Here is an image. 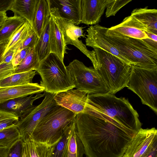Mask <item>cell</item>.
<instances>
[{
	"mask_svg": "<svg viewBox=\"0 0 157 157\" xmlns=\"http://www.w3.org/2000/svg\"><path fill=\"white\" fill-rule=\"evenodd\" d=\"M19 120L13 113L0 109V130L16 124Z\"/></svg>",
	"mask_w": 157,
	"mask_h": 157,
	"instance_id": "obj_31",
	"label": "cell"
},
{
	"mask_svg": "<svg viewBox=\"0 0 157 157\" xmlns=\"http://www.w3.org/2000/svg\"><path fill=\"white\" fill-rule=\"evenodd\" d=\"M25 21L23 18L16 15L7 17L0 27V43L9 42L13 34Z\"/></svg>",
	"mask_w": 157,
	"mask_h": 157,
	"instance_id": "obj_24",
	"label": "cell"
},
{
	"mask_svg": "<svg viewBox=\"0 0 157 157\" xmlns=\"http://www.w3.org/2000/svg\"><path fill=\"white\" fill-rule=\"evenodd\" d=\"M68 152V157H83L86 154L84 146L77 130L75 119L70 126Z\"/></svg>",
	"mask_w": 157,
	"mask_h": 157,
	"instance_id": "obj_23",
	"label": "cell"
},
{
	"mask_svg": "<svg viewBox=\"0 0 157 157\" xmlns=\"http://www.w3.org/2000/svg\"><path fill=\"white\" fill-rule=\"evenodd\" d=\"M21 138L22 140V157H50L55 144L50 146L38 142L31 136Z\"/></svg>",
	"mask_w": 157,
	"mask_h": 157,
	"instance_id": "obj_18",
	"label": "cell"
},
{
	"mask_svg": "<svg viewBox=\"0 0 157 157\" xmlns=\"http://www.w3.org/2000/svg\"><path fill=\"white\" fill-rule=\"evenodd\" d=\"M44 98L41 103L24 117L19 119L16 125L21 138L31 136L36 125L48 113L57 105L54 99L56 94L44 92Z\"/></svg>",
	"mask_w": 157,
	"mask_h": 157,
	"instance_id": "obj_10",
	"label": "cell"
},
{
	"mask_svg": "<svg viewBox=\"0 0 157 157\" xmlns=\"http://www.w3.org/2000/svg\"><path fill=\"white\" fill-rule=\"evenodd\" d=\"M93 108L114 120L134 137L141 128L137 112L127 99L110 93L89 94Z\"/></svg>",
	"mask_w": 157,
	"mask_h": 157,
	"instance_id": "obj_2",
	"label": "cell"
},
{
	"mask_svg": "<svg viewBox=\"0 0 157 157\" xmlns=\"http://www.w3.org/2000/svg\"><path fill=\"white\" fill-rule=\"evenodd\" d=\"M105 27L96 24L88 28L86 30L87 34L85 40L86 46L94 49H101L117 56L125 62L131 64L107 40L105 34Z\"/></svg>",
	"mask_w": 157,
	"mask_h": 157,
	"instance_id": "obj_12",
	"label": "cell"
},
{
	"mask_svg": "<svg viewBox=\"0 0 157 157\" xmlns=\"http://www.w3.org/2000/svg\"><path fill=\"white\" fill-rule=\"evenodd\" d=\"M51 9V15L55 19L59 26L65 45L66 46L68 44H71L77 48L90 59L94 68L97 70L98 64L94 51L88 49L82 41L78 39L81 36L85 37L83 28L75 25L71 21L62 19L56 8Z\"/></svg>",
	"mask_w": 157,
	"mask_h": 157,
	"instance_id": "obj_9",
	"label": "cell"
},
{
	"mask_svg": "<svg viewBox=\"0 0 157 157\" xmlns=\"http://www.w3.org/2000/svg\"><path fill=\"white\" fill-rule=\"evenodd\" d=\"M81 0H49L51 8L57 9L63 19L71 21L75 25L81 23Z\"/></svg>",
	"mask_w": 157,
	"mask_h": 157,
	"instance_id": "obj_15",
	"label": "cell"
},
{
	"mask_svg": "<svg viewBox=\"0 0 157 157\" xmlns=\"http://www.w3.org/2000/svg\"><path fill=\"white\" fill-rule=\"evenodd\" d=\"M87 157H122L133 136L117 121L93 108L75 117Z\"/></svg>",
	"mask_w": 157,
	"mask_h": 157,
	"instance_id": "obj_1",
	"label": "cell"
},
{
	"mask_svg": "<svg viewBox=\"0 0 157 157\" xmlns=\"http://www.w3.org/2000/svg\"><path fill=\"white\" fill-rule=\"evenodd\" d=\"M105 34L109 42L131 64L148 69L157 68V51L148 45L143 39L123 36Z\"/></svg>",
	"mask_w": 157,
	"mask_h": 157,
	"instance_id": "obj_5",
	"label": "cell"
},
{
	"mask_svg": "<svg viewBox=\"0 0 157 157\" xmlns=\"http://www.w3.org/2000/svg\"><path fill=\"white\" fill-rule=\"evenodd\" d=\"M8 147H0V157H6Z\"/></svg>",
	"mask_w": 157,
	"mask_h": 157,
	"instance_id": "obj_41",
	"label": "cell"
},
{
	"mask_svg": "<svg viewBox=\"0 0 157 157\" xmlns=\"http://www.w3.org/2000/svg\"><path fill=\"white\" fill-rule=\"evenodd\" d=\"M142 24L150 32L157 35V10L144 8H136L130 15Z\"/></svg>",
	"mask_w": 157,
	"mask_h": 157,
	"instance_id": "obj_22",
	"label": "cell"
},
{
	"mask_svg": "<svg viewBox=\"0 0 157 157\" xmlns=\"http://www.w3.org/2000/svg\"><path fill=\"white\" fill-rule=\"evenodd\" d=\"M49 21L43 31L34 48L40 62L46 58L51 53L49 36Z\"/></svg>",
	"mask_w": 157,
	"mask_h": 157,
	"instance_id": "obj_27",
	"label": "cell"
},
{
	"mask_svg": "<svg viewBox=\"0 0 157 157\" xmlns=\"http://www.w3.org/2000/svg\"><path fill=\"white\" fill-rule=\"evenodd\" d=\"M34 48H31L25 58L18 65L14 67L13 74L30 71H36L37 69L40 62Z\"/></svg>",
	"mask_w": 157,
	"mask_h": 157,
	"instance_id": "obj_28",
	"label": "cell"
},
{
	"mask_svg": "<svg viewBox=\"0 0 157 157\" xmlns=\"http://www.w3.org/2000/svg\"><path fill=\"white\" fill-rule=\"evenodd\" d=\"M13 0H0V12L10 10Z\"/></svg>",
	"mask_w": 157,
	"mask_h": 157,
	"instance_id": "obj_38",
	"label": "cell"
},
{
	"mask_svg": "<svg viewBox=\"0 0 157 157\" xmlns=\"http://www.w3.org/2000/svg\"><path fill=\"white\" fill-rule=\"evenodd\" d=\"M44 90V88L37 83L0 87V105L15 98L40 93Z\"/></svg>",
	"mask_w": 157,
	"mask_h": 157,
	"instance_id": "obj_17",
	"label": "cell"
},
{
	"mask_svg": "<svg viewBox=\"0 0 157 157\" xmlns=\"http://www.w3.org/2000/svg\"><path fill=\"white\" fill-rule=\"evenodd\" d=\"M142 157H157V141L154 143Z\"/></svg>",
	"mask_w": 157,
	"mask_h": 157,
	"instance_id": "obj_39",
	"label": "cell"
},
{
	"mask_svg": "<svg viewBox=\"0 0 157 157\" xmlns=\"http://www.w3.org/2000/svg\"><path fill=\"white\" fill-rule=\"evenodd\" d=\"M22 144L21 138L9 148L6 157H22Z\"/></svg>",
	"mask_w": 157,
	"mask_h": 157,
	"instance_id": "obj_34",
	"label": "cell"
},
{
	"mask_svg": "<svg viewBox=\"0 0 157 157\" xmlns=\"http://www.w3.org/2000/svg\"><path fill=\"white\" fill-rule=\"evenodd\" d=\"M8 42V41L0 43V64L2 63L3 55Z\"/></svg>",
	"mask_w": 157,
	"mask_h": 157,
	"instance_id": "obj_40",
	"label": "cell"
},
{
	"mask_svg": "<svg viewBox=\"0 0 157 157\" xmlns=\"http://www.w3.org/2000/svg\"><path fill=\"white\" fill-rule=\"evenodd\" d=\"M122 157H128V156L126 155H125V154H124L123 156Z\"/></svg>",
	"mask_w": 157,
	"mask_h": 157,
	"instance_id": "obj_43",
	"label": "cell"
},
{
	"mask_svg": "<svg viewBox=\"0 0 157 157\" xmlns=\"http://www.w3.org/2000/svg\"><path fill=\"white\" fill-rule=\"evenodd\" d=\"M31 48H27L16 51L11 62L14 67L18 65L25 58Z\"/></svg>",
	"mask_w": 157,
	"mask_h": 157,
	"instance_id": "obj_35",
	"label": "cell"
},
{
	"mask_svg": "<svg viewBox=\"0 0 157 157\" xmlns=\"http://www.w3.org/2000/svg\"><path fill=\"white\" fill-rule=\"evenodd\" d=\"M71 124L65 130L61 138L55 144L50 157H68V139Z\"/></svg>",
	"mask_w": 157,
	"mask_h": 157,
	"instance_id": "obj_30",
	"label": "cell"
},
{
	"mask_svg": "<svg viewBox=\"0 0 157 157\" xmlns=\"http://www.w3.org/2000/svg\"><path fill=\"white\" fill-rule=\"evenodd\" d=\"M38 37L33 29L17 48V50L35 47Z\"/></svg>",
	"mask_w": 157,
	"mask_h": 157,
	"instance_id": "obj_33",
	"label": "cell"
},
{
	"mask_svg": "<svg viewBox=\"0 0 157 157\" xmlns=\"http://www.w3.org/2000/svg\"><path fill=\"white\" fill-rule=\"evenodd\" d=\"M36 74L35 71L12 74L0 81V87L16 86L32 83L33 79Z\"/></svg>",
	"mask_w": 157,
	"mask_h": 157,
	"instance_id": "obj_25",
	"label": "cell"
},
{
	"mask_svg": "<svg viewBox=\"0 0 157 157\" xmlns=\"http://www.w3.org/2000/svg\"><path fill=\"white\" fill-rule=\"evenodd\" d=\"M128 88L140 98L143 104L157 113V68L132 65Z\"/></svg>",
	"mask_w": 157,
	"mask_h": 157,
	"instance_id": "obj_7",
	"label": "cell"
},
{
	"mask_svg": "<svg viewBox=\"0 0 157 157\" xmlns=\"http://www.w3.org/2000/svg\"><path fill=\"white\" fill-rule=\"evenodd\" d=\"M94 51L98 64L97 70L109 90V93L114 94L127 87L132 65L101 49L94 48Z\"/></svg>",
	"mask_w": 157,
	"mask_h": 157,
	"instance_id": "obj_4",
	"label": "cell"
},
{
	"mask_svg": "<svg viewBox=\"0 0 157 157\" xmlns=\"http://www.w3.org/2000/svg\"><path fill=\"white\" fill-rule=\"evenodd\" d=\"M76 115L71 111L57 105L39 122L31 136L36 141L52 146L61 138L66 129L75 119Z\"/></svg>",
	"mask_w": 157,
	"mask_h": 157,
	"instance_id": "obj_3",
	"label": "cell"
},
{
	"mask_svg": "<svg viewBox=\"0 0 157 157\" xmlns=\"http://www.w3.org/2000/svg\"><path fill=\"white\" fill-rule=\"evenodd\" d=\"M49 24V36L51 53L55 54L63 62L67 46L63 42L59 26L55 19L51 14Z\"/></svg>",
	"mask_w": 157,
	"mask_h": 157,
	"instance_id": "obj_19",
	"label": "cell"
},
{
	"mask_svg": "<svg viewBox=\"0 0 157 157\" xmlns=\"http://www.w3.org/2000/svg\"><path fill=\"white\" fill-rule=\"evenodd\" d=\"M21 138L16 124L0 130V147L9 148Z\"/></svg>",
	"mask_w": 157,
	"mask_h": 157,
	"instance_id": "obj_29",
	"label": "cell"
},
{
	"mask_svg": "<svg viewBox=\"0 0 157 157\" xmlns=\"http://www.w3.org/2000/svg\"><path fill=\"white\" fill-rule=\"evenodd\" d=\"M33 29L32 25L26 20L10 38L4 53L10 49L17 51L19 46L29 35Z\"/></svg>",
	"mask_w": 157,
	"mask_h": 157,
	"instance_id": "obj_26",
	"label": "cell"
},
{
	"mask_svg": "<svg viewBox=\"0 0 157 157\" xmlns=\"http://www.w3.org/2000/svg\"><path fill=\"white\" fill-rule=\"evenodd\" d=\"M39 0H13L10 10L14 15L21 17L32 26Z\"/></svg>",
	"mask_w": 157,
	"mask_h": 157,
	"instance_id": "obj_20",
	"label": "cell"
},
{
	"mask_svg": "<svg viewBox=\"0 0 157 157\" xmlns=\"http://www.w3.org/2000/svg\"><path fill=\"white\" fill-rule=\"evenodd\" d=\"M7 17L5 12H0V27L6 20Z\"/></svg>",
	"mask_w": 157,
	"mask_h": 157,
	"instance_id": "obj_42",
	"label": "cell"
},
{
	"mask_svg": "<svg viewBox=\"0 0 157 157\" xmlns=\"http://www.w3.org/2000/svg\"><path fill=\"white\" fill-rule=\"evenodd\" d=\"M36 71L41 78L40 84L44 88L45 92L57 94L75 88L69 71L55 54L51 53L41 61Z\"/></svg>",
	"mask_w": 157,
	"mask_h": 157,
	"instance_id": "obj_6",
	"label": "cell"
},
{
	"mask_svg": "<svg viewBox=\"0 0 157 157\" xmlns=\"http://www.w3.org/2000/svg\"><path fill=\"white\" fill-rule=\"evenodd\" d=\"M157 141V130L155 128H141L129 143L125 154L128 157H142Z\"/></svg>",
	"mask_w": 157,
	"mask_h": 157,
	"instance_id": "obj_11",
	"label": "cell"
},
{
	"mask_svg": "<svg viewBox=\"0 0 157 157\" xmlns=\"http://www.w3.org/2000/svg\"><path fill=\"white\" fill-rule=\"evenodd\" d=\"M74 81L75 88L89 94H105L109 90L98 71L87 67L75 59L66 67Z\"/></svg>",
	"mask_w": 157,
	"mask_h": 157,
	"instance_id": "obj_8",
	"label": "cell"
},
{
	"mask_svg": "<svg viewBox=\"0 0 157 157\" xmlns=\"http://www.w3.org/2000/svg\"><path fill=\"white\" fill-rule=\"evenodd\" d=\"M15 98L0 105V109L12 113L22 119L31 111L36 107L33 105L36 100L43 97L44 94H37Z\"/></svg>",
	"mask_w": 157,
	"mask_h": 157,
	"instance_id": "obj_14",
	"label": "cell"
},
{
	"mask_svg": "<svg viewBox=\"0 0 157 157\" xmlns=\"http://www.w3.org/2000/svg\"><path fill=\"white\" fill-rule=\"evenodd\" d=\"M51 11L49 0H39L32 25L33 29L38 38L49 22Z\"/></svg>",
	"mask_w": 157,
	"mask_h": 157,
	"instance_id": "obj_21",
	"label": "cell"
},
{
	"mask_svg": "<svg viewBox=\"0 0 157 157\" xmlns=\"http://www.w3.org/2000/svg\"><path fill=\"white\" fill-rule=\"evenodd\" d=\"M15 67L12 63L0 64V81L12 75Z\"/></svg>",
	"mask_w": 157,
	"mask_h": 157,
	"instance_id": "obj_36",
	"label": "cell"
},
{
	"mask_svg": "<svg viewBox=\"0 0 157 157\" xmlns=\"http://www.w3.org/2000/svg\"><path fill=\"white\" fill-rule=\"evenodd\" d=\"M147 29L140 22L131 16L125 18L120 24L106 28L105 33L110 35L123 36L143 39L149 38L144 32Z\"/></svg>",
	"mask_w": 157,
	"mask_h": 157,
	"instance_id": "obj_13",
	"label": "cell"
},
{
	"mask_svg": "<svg viewBox=\"0 0 157 157\" xmlns=\"http://www.w3.org/2000/svg\"><path fill=\"white\" fill-rule=\"evenodd\" d=\"M108 0H81V23L96 25L100 21Z\"/></svg>",
	"mask_w": 157,
	"mask_h": 157,
	"instance_id": "obj_16",
	"label": "cell"
},
{
	"mask_svg": "<svg viewBox=\"0 0 157 157\" xmlns=\"http://www.w3.org/2000/svg\"><path fill=\"white\" fill-rule=\"evenodd\" d=\"M132 0H108L105 12L106 17L115 16L119 10Z\"/></svg>",
	"mask_w": 157,
	"mask_h": 157,
	"instance_id": "obj_32",
	"label": "cell"
},
{
	"mask_svg": "<svg viewBox=\"0 0 157 157\" xmlns=\"http://www.w3.org/2000/svg\"><path fill=\"white\" fill-rule=\"evenodd\" d=\"M86 157H87L86 156Z\"/></svg>",
	"mask_w": 157,
	"mask_h": 157,
	"instance_id": "obj_44",
	"label": "cell"
},
{
	"mask_svg": "<svg viewBox=\"0 0 157 157\" xmlns=\"http://www.w3.org/2000/svg\"><path fill=\"white\" fill-rule=\"evenodd\" d=\"M16 51L15 50L10 49L5 53L3 56L2 63H11Z\"/></svg>",
	"mask_w": 157,
	"mask_h": 157,
	"instance_id": "obj_37",
	"label": "cell"
}]
</instances>
